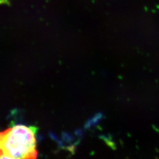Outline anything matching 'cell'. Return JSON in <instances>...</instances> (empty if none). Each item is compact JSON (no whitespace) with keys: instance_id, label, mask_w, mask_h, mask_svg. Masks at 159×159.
<instances>
[{"instance_id":"cell-1","label":"cell","mask_w":159,"mask_h":159,"mask_svg":"<svg viewBox=\"0 0 159 159\" xmlns=\"http://www.w3.org/2000/svg\"><path fill=\"white\" fill-rule=\"evenodd\" d=\"M33 126L17 125L0 132L1 159H36V132Z\"/></svg>"},{"instance_id":"cell-2","label":"cell","mask_w":159,"mask_h":159,"mask_svg":"<svg viewBox=\"0 0 159 159\" xmlns=\"http://www.w3.org/2000/svg\"><path fill=\"white\" fill-rule=\"evenodd\" d=\"M2 151L0 149V159L2 158Z\"/></svg>"}]
</instances>
